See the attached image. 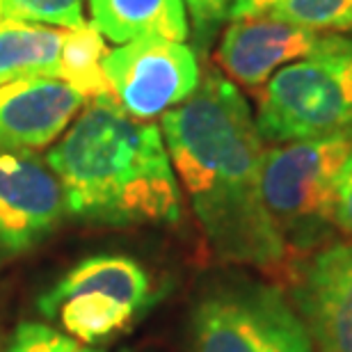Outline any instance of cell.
<instances>
[{"label": "cell", "mask_w": 352, "mask_h": 352, "mask_svg": "<svg viewBox=\"0 0 352 352\" xmlns=\"http://www.w3.org/2000/svg\"><path fill=\"white\" fill-rule=\"evenodd\" d=\"M103 74L126 115L153 119L181 105L201 82L197 55L183 41L142 39L105 53Z\"/></svg>", "instance_id": "52a82bcc"}, {"label": "cell", "mask_w": 352, "mask_h": 352, "mask_svg": "<svg viewBox=\"0 0 352 352\" xmlns=\"http://www.w3.org/2000/svg\"><path fill=\"white\" fill-rule=\"evenodd\" d=\"M190 352H314V343L279 286L234 274L197 295Z\"/></svg>", "instance_id": "8992f818"}, {"label": "cell", "mask_w": 352, "mask_h": 352, "mask_svg": "<svg viewBox=\"0 0 352 352\" xmlns=\"http://www.w3.org/2000/svg\"><path fill=\"white\" fill-rule=\"evenodd\" d=\"M91 25L112 44L142 39L186 41L190 34L183 0H89Z\"/></svg>", "instance_id": "7c38bea8"}, {"label": "cell", "mask_w": 352, "mask_h": 352, "mask_svg": "<svg viewBox=\"0 0 352 352\" xmlns=\"http://www.w3.org/2000/svg\"><path fill=\"white\" fill-rule=\"evenodd\" d=\"M87 98L48 76L0 87V151H32L58 140Z\"/></svg>", "instance_id": "8fae6325"}, {"label": "cell", "mask_w": 352, "mask_h": 352, "mask_svg": "<svg viewBox=\"0 0 352 352\" xmlns=\"http://www.w3.org/2000/svg\"><path fill=\"white\" fill-rule=\"evenodd\" d=\"M350 151L348 138H320L274 144L263 153L265 208L286 250L309 256L334 243L336 179Z\"/></svg>", "instance_id": "5b68a950"}, {"label": "cell", "mask_w": 352, "mask_h": 352, "mask_svg": "<svg viewBox=\"0 0 352 352\" xmlns=\"http://www.w3.org/2000/svg\"><path fill=\"white\" fill-rule=\"evenodd\" d=\"M263 142L352 140V37L327 32L322 44L265 82L256 105Z\"/></svg>", "instance_id": "3957f363"}, {"label": "cell", "mask_w": 352, "mask_h": 352, "mask_svg": "<svg viewBox=\"0 0 352 352\" xmlns=\"http://www.w3.org/2000/svg\"><path fill=\"white\" fill-rule=\"evenodd\" d=\"M67 215L98 227H167L181 220V190L160 126L112 96L94 98L46 156Z\"/></svg>", "instance_id": "7a4b0ae2"}, {"label": "cell", "mask_w": 352, "mask_h": 352, "mask_svg": "<svg viewBox=\"0 0 352 352\" xmlns=\"http://www.w3.org/2000/svg\"><path fill=\"white\" fill-rule=\"evenodd\" d=\"M160 131L210 252L224 263L277 270L288 250L265 208V149L241 89L208 74L165 112Z\"/></svg>", "instance_id": "6da1fadb"}, {"label": "cell", "mask_w": 352, "mask_h": 352, "mask_svg": "<svg viewBox=\"0 0 352 352\" xmlns=\"http://www.w3.org/2000/svg\"><path fill=\"white\" fill-rule=\"evenodd\" d=\"M65 217V195L46 158L0 151V270L46 243Z\"/></svg>", "instance_id": "ba28073f"}, {"label": "cell", "mask_w": 352, "mask_h": 352, "mask_svg": "<svg viewBox=\"0 0 352 352\" xmlns=\"http://www.w3.org/2000/svg\"><path fill=\"white\" fill-rule=\"evenodd\" d=\"M325 34L270 16L231 21L222 34L217 60L236 82L258 89L279 69L309 58L322 44Z\"/></svg>", "instance_id": "30bf717a"}, {"label": "cell", "mask_w": 352, "mask_h": 352, "mask_svg": "<svg viewBox=\"0 0 352 352\" xmlns=\"http://www.w3.org/2000/svg\"><path fill=\"white\" fill-rule=\"evenodd\" d=\"M263 16L316 32L352 30V0H274Z\"/></svg>", "instance_id": "9a60e30c"}, {"label": "cell", "mask_w": 352, "mask_h": 352, "mask_svg": "<svg viewBox=\"0 0 352 352\" xmlns=\"http://www.w3.org/2000/svg\"><path fill=\"white\" fill-rule=\"evenodd\" d=\"M5 352H101L96 348L82 346L65 332L55 329L48 322L23 320L19 322L7 341Z\"/></svg>", "instance_id": "e0dca14e"}, {"label": "cell", "mask_w": 352, "mask_h": 352, "mask_svg": "<svg viewBox=\"0 0 352 352\" xmlns=\"http://www.w3.org/2000/svg\"><path fill=\"white\" fill-rule=\"evenodd\" d=\"M272 5H274V0H234L229 10V21L263 16Z\"/></svg>", "instance_id": "ffe728a7"}, {"label": "cell", "mask_w": 352, "mask_h": 352, "mask_svg": "<svg viewBox=\"0 0 352 352\" xmlns=\"http://www.w3.org/2000/svg\"><path fill=\"white\" fill-rule=\"evenodd\" d=\"M334 222L339 234L352 236V151L348 153L346 163L341 165L339 179H336Z\"/></svg>", "instance_id": "d6986e66"}, {"label": "cell", "mask_w": 352, "mask_h": 352, "mask_svg": "<svg viewBox=\"0 0 352 352\" xmlns=\"http://www.w3.org/2000/svg\"><path fill=\"white\" fill-rule=\"evenodd\" d=\"M195 25V39L201 48H208L220 25L229 19L234 0H183Z\"/></svg>", "instance_id": "ac0fdd59"}, {"label": "cell", "mask_w": 352, "mask_h": 352, "mask_svg": "<svg viewBox=\"0 0 352 352\" xmlns=\"http://www.w3.org/2000/svg\"><path fill=\"white\" fill-rule=\"evenodd\" d=\"M65 37V28L12 19L0 21V87L30 76L60 80Z\"/></svg>", "instance_id": "4fadbf2b"}, {"label": "cell", "mask_w": 352, "mask_h": 352, "mask_svg": "<svg viewBox=\"0 0 352 352\" xmlns=\"http://www.w3.org/2000/svg\"><path fill=\"white\" fill-rule=\"evenodd\" d=\"M291 300L314 352H352V243H332L300 265Z\"/></svg>", "instance_id": "9c48e42d"}, {"label": "cell", "mask_w": 352, "mask_h": 352, "mask_svg": "<svg viewBox=\"0 0 352 352\" xmlns=\"http://www.w3.org/2000/svg\"><path fill=\"white\" fill-rule=\"evenodd\" d=\"M0 352H3V348H0Z\"/></svg>", "instance_id": "7402d4cb"}, {"label": "cell", "mask_w": 352, "mask_h": 352, "mask_svg": "<svg viewBox=\"0 0 352 352\" xmlns=\"http://www.w3.org/2000/svg\"><path fill=\"white\" fill-rule=\"evenodd\" d=\"M122 352H138V350H122Z\"/></svg>", "instance_id": "44dd1931"}, {"label": "cell", "mask_w": 352, "mask_h": 352, "mask_svg": "<svg viewBox=\"0 0 352 352\" xmlns=\"http://www.w3.org/2000/svg\"><path fill=\"white\" fill-rule=\"evenodd\" d=\"M82 3L85 0H0L5 19L65 28V30L87 25Z\"/></svg>", "instance_id": "2e32d148"}, {"label": "cell", "mask_w": 352, "mask_h": 352, "mask_svg": "<svg viewBox=\"0 0 352 352\" xmlns=\"http://www.w3.org/2000/svg\"><path fill=\"white\" fill-rule=\"evenodd\" d=\"M158 298L156 279L138 258L94 254L46 288L37 298V311L82 346L98 348L129 332Z\"/></svg>", "instance_id": "277c9868"}, {"label": "cell", "mask_w": 352, "mask_h": 352, "mask_svg": "<svg viewBox=\"0 0 352 352\" xmlns=\"http://www.w3.org/2000/svg\"><path fill=\"white\" fill-rule=\"evenodd\" d=\"M103 34L94 25H82L67 30L60 60V80L78 89L85 98L112 96L108 78L103 74L105 58Z\"/></svg>", "instance_id": "5bb4252c"}]
</instances>
